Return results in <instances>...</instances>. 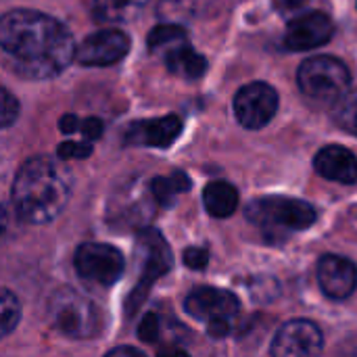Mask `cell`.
I'll list each match as a JSON object with an SVG mask.
<instances>
[{"label": "cell", "mask_w": 357, "mask_h": 357, "mask_svg": "<svg viewBox=\"0 0 357 357\" xmlns=\"http://www.w3.org/2000/svg\"><path fill=\"white\" fill-rule=\"evenodd\" d=\"M0 48L15 73L25 79H50L75 59L67 27L50 15L17 8L0 17Z\"/></svg>", "instance_id": "obj_1"}, {"label": "cell", "mask_w": 357, "mask_h": 357, "mask_svg": "<svg viewBox=\"0 0 357 357\" xmlns=\"http://www.w3.org/2000/svg\"><path fill=\"white\" fill-rule=\"evenodd\" d=\"M71 195V174L48 157L27 159L13 182V205L27 224H48L61 215Z\"/></svg>", "instance_id": "obj_2"}, {"label": "cell", "mask_w": 357, "mask_h": 357, "mask_svg": "<svg viewBox=\"0 0 357 357\" xmlns=\"http://www.w3.org/2000/svg\"><path fill=\"white\" fill-rule=\"evenodd\" d=\"M301 92L320 102H337L349 92L351 75L343 61L320 54L303 61L297 73Z\"/></svg>", "instance_id": "obj_3"}, {"label": "cell", "mask_w": 357, "mask_h": 357, "mask_svg": "<svg viewBox=\"0 0 357 357\" xmlns=\"http://www.w3.org/2000/svg\"><path fill=\"white\" fill-rule=\"evenodd\" d=\"M50 322L69 339H92L100 331L96 305L73 289H63L50 299Z\"/></svg>", "instance_id": "obj_4"}, {"label": "cell", "mask_w": 357, "mask_h": 357, "mask_svg": "<svg viewBox=\"0 0 357 357\" xmlns=\"http://www.w3.org/2000/svg\"><path fill=\"white\" fill-rule=\"evenodd\" d=\"M247 218L261 230H305L316 222V209L299 199L264 197L247 205Z\"/></svg>", "instance_id": "obj_5"}, {"label": "cell", "mask_w": 357, "mask_h": 357, "mask_svg": "<svg viewBox=\"0 0 357 357\" xmlns=\"http://www.w3.org/2000/svg\"><path fill=\"white\" fill-rule=\"evenodd\" d=\"M138 255H140V280L132 291V297L128 299V314L136 312L140 303L144 301L151 287L172 270V249L165 243V238L153 230L146 228L138 234Z\"/></svg>", "instance_id": "obj_6"}, {"label": "cell", "mask_w": 357, "mask_h": 357, "mask_svg": "<svg viewBox=\"0 0 357 357\" xmlns=\"http://www.w3.org/2000/svg\"><path fill=\"white\" fill-rule=\"evenodd\" d=\"M75 270L82 280L94 284V287H111L115 284L126 268L123 255L102 243H84L75 251Z\"/></svg>", "instance_id": "obj_7"}, {"label": "cell", "mask_w": 357, "mask_h": 357, "mask_svg": "<svg viewBox=\"0 0 357 357\" xmlns=\"http://www.w3.org/2000/svg\"><path fill=\"white\" fill-rule=\"evenodd\" d=\"M278 111V94L266 82H253L243 86L234 96V113L241 126L259 130L270 123Z\"/></svg>", "instance_id": "obj_8"}, {"label": "cell", "mask_w": 357, "mask_h": 357, "mask_svg": "<svg viewBox=\"0 0 357 357\" xmlns=\"http://www.w3.org/2000/svg\"><path fill=\"white\" fill-rule=\"evenodd\" d=\"M322 331L310 320H291L280 326L272 341V357H320Z\"/></svg>", "instance_id": "obj_9"}, {"label": "cell", "mask_w": 357, "mask_h": 357, "mask_svg": "<svg viewBox=\"0 0 357 357\" xmlns=\"http://www.w3.org/2000/svg\"><path fill=\"white\" fill-rule=\"evenodd\" d=\"M130 50V38L119 29H100L75 46V61L84 67H111Z\"/></svg>", "instance_id": "obj_10"}, {"label": "cell", "mask_w": 357, "mask_h": 357, "mask_svg": "<svg viewBox=\"0 0 357 357\" xmlns=\"http://www.w3.org/2000/svg\"><path fill=\"white\" fill-rule=\"evenodd\" d=\"M184 307L192 318L211 324V322H220V320L232 322V318L238 316L241 303H238L236 295L230 291L213 289V287H201V289H195L186 297Z\"/></svg>", "instance_id": "obj_11"}, {"label": "cell", "mask_w": 357, "mask_h": 357, "mask_svg": "<svg viewBox=\"0 0 357 357\" xmlns=\"http://www.w3.org/2000/svg\"><path fill=\"white\" fill-rule=\"evenodd\" d=\"M335 25L333 19L326 13L312 10L297 15L289 25L284 33V44L291 50H312L322 44H326L333 38Z\"/></svg>", "instance_id": "obj_12"}, {"label": "cell", "mask_w": 357, "mask_h": 357, "mask_svg": "<svg viewBox=\"0 0 357 357\" xmlns=\"http://www.w3.org/2000/svg\"><path fill=\"white\" fill-rule=\"evenodd\" d=\"M318 282L326 297L347 299L357 287V268L341 255H322L318 261Z\"/></svg>", "instance_id": "obj_13"}, {"label": "cell", "mask_w": 357, "mask_h": 357, "mask_svg": "<svg viewBox=\"0 0 357 357\" xmlns=\"http://www.w3.org/2000/svg\"><path fill=\"white\" fill-rule=\"evenodd\" d=\"M182 132V119L178 115H165L157 119L134 121L126 132V142L134 146L167 149Z\"/></svg>", "instance_id": "obj_14"}, {"label": "cell", "mask_w": 357, "mask_h": 357, "mask_svg": "<svg viewBox=\"0 0 357 357\" xmlns=\"http://www.w3.org/2000/svg\"><path fill=\"white\" fill-rule=\"evenodd\" d=\"M314 167L322 178H326L331 182H339V184L357 182V159L356 155L345 146H339V144L324 146L316 155Z\"/></svg>", "instance_id": "obj_15"}, {"label": "cell", "mask_w": 357, "mask_h": 357, "mask_svg": "<svg viewBox=\"0 0 357 357\" xmlns=\"http://www.w3.org/2000/svg\"><path fill=\"white\" fill-rule=\"evenodd\" d=\"M167 69L184 79H199L207 71V61L203 54H199L186 40L172 46L169 50L163 52Z\"/></svg>", "instance_id": "obj_16"}, {"label": "cell", "mask_w": 357, "mask_h": 357, "mask_svg": "<svg viewBox=\"0 0 357 357\" xmlns=\"http://www.w3.org/2000/svg\"><path fill=\"white\" fill-rule=\"evenodd\" d=\"M203 203L209 215L213 218H228L238 207V192L230 182L215 180L209 182L203 190Z\"/></svg>", "instance_id": "obj_17"}, {"label": "cell", "mask_w": 357, "mask_h": 357, "mask_svg": "<svg viewBox=\"0 0 357 357\" xmlns=\"http://www.w3.org/2000/svg\"><path fill=\"white\" fill-rule=\"evenodd\" d=\"M149 0H94V15L105 23L134 21Z\"/></svg>", "instance_id": "obj_18"}, {"label": "cell", "mask_w": 357, "mask_h": 357, "mask_svg": "<svg viewBox=\"0 0 357 357\" xmlns=\"http://www.w3.org/2000/svg\"><path fill=\"white\" fill-rule=\"evenodd\" d=\"M190 188V180L186 174L182 172H176L172 176H161V178H155L151 182V197L161 203V205H172L174 199L180 195V192H186Z\"/></svg>", "instance_id": "obj_19"}, {"label": "cell", "mask_w": 357, "mask_h": 357, "mask_svg": "<svg viewBox=\"0 0 357 357\" xmlns=\"http://www.w3.org/2000/svg\"><path fill=\"white\" fill-rule=\"evenodd\" d=\"M184 40H186V31L178 23H161L149 33L146 44L153 52H165Z\"/></svg>", "instance_id": "obj_20"}, {"label": "cell", "mask_w": 357, "mask_h": 357, "mask_svg": "<svg viewBox=\"0 0 357 357\" xmlns=\"http://www.w3.org/2000/svg\"><path fill=\"white\" fill-rule=\"evenodd\" d=\"M19 318H21L19 299L10 291L0 289V339H4L17 328Z\"/></svg>", "instance_id": "obj_21"}, {"label": "cell", "mask_w": 357, "mask_h": 357, "mask_svg": "<svg viewBox=\"0 0 357 357\" xmlns=\"http://www.w3.org/2000/svg\"><path fill=\"white\" fill-rule=\"evenodd\" d=\"M335 121L349 134L357 136V88L349 90L341 100H337Z\"/></svg>", "instance_id": "obj_22"}, {"label": "cell", "mask_w": 357, "mask_h": 357, "mask_svg": "<svg viewBox=\"0 0 357 357\" xmlns=\"http://www.w3.org/2000/svg\"><path fill=\"white\" fill-rule=\"evenodd\" d=\"M19 115V102L17 98L0 86V128H6L10 126Z\"/></svg>", "instance_id": "obj_23"}, {"label": "cell", "mask_w": 357, "mask_h": 357, "mask_svg": "<svg viewBox=\"0 0 357 357\" xmlns=\"http://www.w3.org/2000/svg\"><path fill=\"white\" fill-rule=\"evenodd\" d=\"M59 157L61 159H86L90 153H92V142L88 140H82V142H75V140H67L59 146Z\"/></svg>", "instance_id": "obj_24"}, {"label": "cell", "mask_w": 357, "mask_h": 357, "mask_svg": "<svg viewBox=\"0 0 357 357\" xmlns=\"http://www.w3.org/2000/svg\"><path fill=\"white\" fill-rule=\"evenodd\" d=\"M159 331H161V324H159V318L155 314H146L138 326V337L140 341L144 343H155L159 339Z\"/></svg>", "instance_id": "obj_25"}, {"label": "cell", "mask_w": 357, "mask_h": 357, "mask_svg": "<svg viewBox=\"0 0 357 357\" xmlns=\"http://www.w3.org/2000/svg\"><path fill=\"white\" fill-rule=\"evenodd\" d=\"M209 261V253L201 247H190L184 251V264L192 270H203Z\"/></svg>", "instance_id": "obj_26"}, {"label": "cell", "mask_w": 357, "mask_h": 357, "mask_svg": "<svg viewBox=\"0 0 357 357\" xmlns=\"http://www.w3.org/2000/svg\"><path fill=\"white\" fill-rule=\"evenodd\" d=\"M79 130H82L84 138H86L88 142H92V140H96V138L102 136V121L96 119V117H88V119H84V121L79 123Z\"/></svg>", "instance_id": "obj_27"}, {"label": "cell", "mask_w": 357, "mask_h": 357, "mask_svg": "<svg viewBox=\"0 0 357 357\" xmlns=\"http://www.w3.org/2000/svg\"><path fill=\"white\" fill-rule=\"evenodd\" d=\"M59 126H61V132H63V134H73V132L79 128V121H77L75 115L69 113V115H63V117H61V123H59Z\"/></svg>", "instance_id": "obj_28"}, {"label": "cell", "mask_w": 357, "mask_h": 357, "mask_svg": "<svg viewBox=\"0 0 357 357\" xmlns=\"http://www.w3.org/2000/svg\"><path fill=\"white\" fill-rule=\"evenodd\" d=\"M105 357H146L142 351L134 349V347H117L113 351H109Z\"/></svg>", "instance_id": "obj_29"}, {"label": "cell", "mask_w": 357, "mask_h": 357, "mask_svg": "<svg viewBox=\"0 0 357 357\" xmlns=\"http://www.w3.org/2000/svg\"><path fill=\"white\" fill-rule=\"evenodd\" d=\"M305 0H274V4L282 10H295L303 4Z\"/></svg>", "instance_id": "obj_30"}, {"label": "cell", "mask_w": 357, "mask_h": 357, "mask_svg": "<svg viewBox=\"0 0 357 357\" xmlns=\"http://www.w3.org/2000/svg\"><path fill=\"white\" fill-rule=\"evenodd\" d=\"M157 357H190L186 351L182 349H176V347H167V349H161Z\"/></svg>", "instance_id": "obj_31"}, {"label": "cell", "mask_w": 357, "mask_h": 357, "mask_svg": "<svg viewBox=\"0 0 357 357\" xmlns=\"http://www.w3.org/2000/svg\"><path fill=\"white\" fill-rule=\"evenodd\" d=\"M6 228H8V211L4 207H0V238L4 236Z\"/></svg>", "instance_id": "obj_32"}]
</instances>
